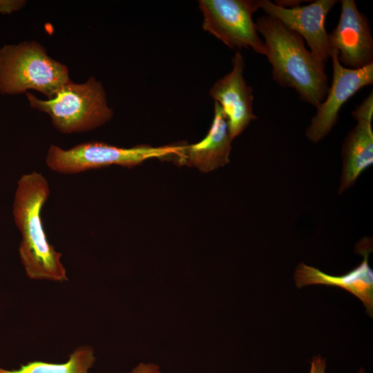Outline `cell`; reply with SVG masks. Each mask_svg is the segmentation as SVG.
I'll return each mask as SVG.
<instances>
[{"instance_id": "6da1fadb", "label": "cell", "mask_w": 373, "mask_h": 373, "mask_svg": "<svg viewBox=\"0 0 373 373\" xmlns=\"http://www.w3.org/2000/svg\"><path fill=\"white\" fill-rule=\"evenodd\" d=\"M256 25L267 48L274 81L294 89L302 101L316 108L329 88L325 64L305 47L299 35L278 19L262 15Z\"/></svg>"}, {"instance_id": "7a4b0ae2", "label": "cell", "mask_w": 373, "mask_h": 373, "mask_svg": "<svg viewBox=\"0 0 373 373\" xmlns=\"http://www.w3.org/2000/svg\"><path fill=\"white\" fill-rule=\"evenodd\" d=\"M49 195L48 182L41 173L23 175L17 182L12 215L21 234L19 255L26 276L32 280L61 283L68 280L61 254L48 242L41 219Z\"/></svg>"}, {"instance_id": "3957f363", "label": "cell", "mask_w": 373, "mask_h": 373, "mask_svg": "<svg viewBox=\"0 0 373 373\" xmlns=\"http://www.w3.org/2000/svg\"><path fill=\"white\" fill-rule=\"evenodd\" d=\"M70 79L68 67L50 57L36 41H24L0 49L1 94L35 90L51 99Z\"/></svg>"}, {"instance_id": "277c9868", "label": "cell", "mask_w": 373, "mask_h": 373, "mask_svg": "<svg viewBox=\"0 0 373 373\" xmlns=\"http://www.w3.org/2000/svg\"><path fill=\"white\" fill-rule=\"evenodd\" d=\"M25 93L30 106L47 113L52 126L62 133L93 131L113 115L103 85L93 77L82 84L70 79L47 100L39 99L30 92Z\"/></svg>"}, {"instance_id": "5b68a950", "label": "cell", "mask_w": 373, "mask_h": 373, "mask_svg": "<svg viewBox=\"0 0 373 373\" xmlns=\"http://www.w3.org/2000/svg\"><path fill=\"white\" fill-rule=\"evenodd\" d=\"M182 147V144L156 147L140 145L126 149L91 141L63 149L52 144L47 152L46 164L51 171L62 174H75L111 165L133 167L146 160L176 156Z\"/></svg>"}, {"instance_id": "8992f818", "label": "cell", "mask_w": 373, "mask_h": 373, "mask_svg": "<svg viewBox=\"0 0 373 373\" xmlns=\"http://www.w3.org/2000/svg\"><path fill=\"white\" fill-rule=\"evenodd\" d=\"M202 28L231 49L251 48L266 56L253 14L259 9L258 0H200Z\"/></svg>"}, {"instance_id": "52a82bcc", "label": "cell", "mask_w": 373, "mask_h": 373, "mask_svg": "<svg viewBox=\"0 0 373 373\" xmlns=\"http://www.w3.org/2000/svg\"><path fill=\"white\" fill-rule=\"evenodd\" d=\"M333 78L323 101L316 108L315 115L306 129L305 135L318 143L326 137L336 124L343 105L362 88L373 84V63L358 69L343 66L336 51H330Z\"/></svg>"}, {"instance_id": "ba28073f", "label": "cell", "mask_w": 373, "mask_h": 373, "mask_svg": "<svg viewBox=\"0 0 373 373\" xmlns=\"http://www.w3.org/2000/svg\"><path fill=\"white\" fill-rule=\"evenodd\" d=\"M336 3V0H316L303 6L283 7L269 0H258L259 8L299 35L314 57L324 64L330 58L325 20Z\"/></svg>"}, {"instance_id": "9c48e42d", "label": "cell", "mask_w": 373, "mask_h": 373, "mask_svg": "<svg viewBox=\"0 0 373 373\" xmlns=\"http://www.w3.org/2000/svg\"><path fill=\"white\" fill-rule=\"evenodd\" d=\"M339 21L328 34V42L339 63L358 69L373 63V38L367 17L354 0H342Z\"/></svg>"}, {"instance_id": "30bf717a", "label": "cell", "mask_w": 373, "mask_h": 373, "mask_svg": "<svg viewBox=\"0 0 373 373\" xmlns=\"http://www.w3.org/2000/svg\"><path fill=\"white\" fill-rule=\"evenodd\" d=\"M231 62V70L214 83L209 95L222 108L233 140L257 117L253 113V89L244 77L245 63L240 50Z\"/></svg>"}, {"instance_id": "8fae6325", "label": "cell", "mask_w": 373, "mask_h": 373, "mask_svg": "<svg viewBox=\"0 0 373 373\" xmlns=\"http://www.w3.org/2000/svg\"><path fill=\"white\" fill-rule=\"evenodd\" d=\"M352 115L357 124L348 133L342 145L343 167L339 194L353 186L361 173L373 163L372 92Z\"/></svg>"}, {"instance_id": "7c38bea8", "label": "cell", "mask_w": 373, "mask_h": 373, "mask_svg": "<svg viewBox=\"0 0 373 373\" xmlns=\"http://www.w3.org/2000/svg\"><path fill=\"white\" fill-rule=\"evenodd\" d=\"M359 245L358 251L363 261L350 272L341 276H331L318 269L300 263L294 272V281L298 288L311 285H326L345 289L356 296L365 307L368 315H373V271L368 263L370 243Z\"/></svg>"}, {"instance_id": "4fadbf2b", "label": "cell", "mask_w": 373, "mask_h": 373, "mask_svg": "<svg viewBox=\"0 0 373 373\" xmlns=\"http://www.w3.org/2000/svg\"><path fill=\"white\" fill-rule=\"evenodd\" d=\"M231 142L225 115L220 106L214 102L213 121L204 138L195 144L183 145L180 154L173 159L181 165L209 172L229 162Z\"/></svg>"}, {"instance_id": "5bb4252c", "label": "cell", "mask_w": 373, "mask_h": 373, "mask_svg": "<svg viewBox=\"0 0 373 373\" xmlns=\"http://www.w3.org/2000/svg\"><path fill=\"white\" fill-rule=\"evenodd\" d=\"M96 361L95 352L91 346L77 347L70 354L64 363H49L41 361H30L15 370L0 367V373H88Z\"/></svg>"}, {"instance_id": "9a60e30c", "label": "cell", "mask_w": 373, "mask_h": 373, "mask_svg": "<svg viewBox=\"0 0 373 373\" xmlns=\"http://www.w3.org/2000/svg\"><path fill=\"white\" fill-rule=\"evenodd\" d=\"M26 4L24 0H0V13H12L23 8Z\"/></svg>"}, {"instance_id": "2e32d148", "label": "cell", "mask_w": 373, "mask_h": 373, "mask_svg": "<svg viewBox=\"0 0 373 373\" xmlns=\"http://www.w3.org/2000/svg\"><path fill=\"white\" fill-rule=\"evenodd\" d=\"M122 373H162L160 366L155 363H140L131 371Z\"/></svg>"}, {"instance_id": "e0dca14e", "label": "cell", "mask_w": 373, "mask_h": 373, "mask_svg": "<svg viewBox=\"0 0 373 373\" xmlns=\"http://www.w3.org/2000/svg\"><path fill=\"white\" fill-rule=\"evenodd\" d=\"M326 360L321 355L315 356L311 361L309 373H325Z\"/></svg>"}, {"instance_id": "ac0fdd59", "label": "cell", "mask_w": 373, "mask_h": 373, "mask_svg": "<svg viewBox=\"0 0 373 373\" xmlns=\"http://www.w3.org/2000/svg\"><path fill=\"white\" fill-rule=\"evenodd\" d=\"M358 373H365L364 369L361 368L358 372Z\"/></svg>"}]
</instances>
